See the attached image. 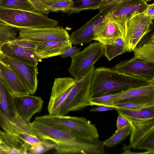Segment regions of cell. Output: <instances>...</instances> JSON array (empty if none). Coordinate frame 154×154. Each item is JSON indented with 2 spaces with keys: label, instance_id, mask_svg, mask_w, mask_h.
<instances>
[{
  "label": "cell",
  "instance_id": "25",
  "mask_svg": "<svg viewBox=\"0 0 154 154\" xmlns=\"http://www.w3.org/2000/svg\"><path fill=\"white\" fill-rule=\"evenodd\" d=\"M119 115L131 120H140L154 118V108L138 110L116 109Z\"/></svg>",
  "mask_w": 154,
  "mask_h": 154
},
{
  "label": "cell",
  "instance_id": "10",
  "mask_svg": "<svg viewBox=\"0 0 154 154\" xmlns=\"http://www.w3.org/2000/svg\"><path fill=\"white\" fill-rule=\"evenodd\" d=\"M112 68L127 75L154 82V63L146 62L134 56L120 62Z\"/></svg>",
  "mask_w": 154,
  "mask_h": 154
},
{
  "label": "cell",
  "instance_id": "36",
  "mask_svg": "<svg viewBox=\"0 0 154 154\" xmlns=\"http://www.w3.org/2000/svg\"><path fill=\"white\" fill-rule=\"evenodd\" d=\"M10 42L24 48L34 51H35L36 45L29 41L17 38Z\"/></svg>",
  "mask_w": 154,
  "mask_h": 154
},
{
  "label": "cell",
  "instance_id": "9",
  "mask_svg": "<svg viewBox=\"0 0 154 154\" xmlns=\"http://www.w3.org/2000/svg\"><path fill=\"white\" fill-rule=\"evenodd\" d=\"M0 60L8 64L19 77L29 94H34L38 87L37 65H32L0 53Z\"/></svg>",
  "mask_w": 154,
  "mask_h": 154
},
{
  "label": "cell",
  "instance_id": "35",
  "mask_svg": "<svg viewBox=\"0 0 154 154\" xmlns=\"http://www.w3.org/2000/svg\"><path fill=\"white\" fill-rule=\"evenodd\" d=\"M123 0H102L98 9L99 13L105 14Z\"/></svg>",
  "mask_w": 154,
  "mask_h": 154
},
{
  "label": "cell",
  "instance_id": "37",
  "mask_svg": "<svg viewBox=\"0 0 154 154\" xmlns=\"http://www.w3.org/2000/svg\"><path fill=\"white\" fill-rule=\"evenodd\" d=\"M27 0L31 3L35 10L45 14L49 13L47 9V7L40 0Z\"/></svg>",
  "mask_w": 154,
  "mask_h": 154
},
{
  "label": "cell",
  "instance_id": "44",
  "mask_svg": "<svg viewBox=\"0 0 154 154\" xmlns=\"http://www.w3.org/2000/svg\"><path fill=\"white\" fill-rule=\"evenodd\" d=\"M0 154H4L3 151L0 148Z\"/></svg>",
  "mask_w": 154,
  "mask_h": 154
},
{
  "label": "cell",
  "instance_id": "8",
  "mask_svg": "<svg viewBox=\"0 0 154 154\" xmlns=\"http://www.w3.org/2000/svg\"><path fill=\"white\" fill-rule=\"evenodd\" d=\"M18 38L29 41L36 45L51 41H67L70 40L67 31L63 27L35 28L27 27L18 28Z\"/></svg>",
  "mask_w": 154,
  "mask_h": 154
},
{
  "label": "cell",
  "instance_id": "22",
  "mask_svg": "<svg viewBox=\"0 0 154 154\" xmlns=\"http://www.w3.org/2000/svg\"><path fill=\"white\" fill-rule=\"evenodd\" d=\"M1 149L5 154H27L30 145L18 137L0 131Z\"/></svg>",
  "mask_w": 154,
  "mask_h": 154
},
{
  "label": "cell",
  "instance_id": "39",
  "mask_svg": "<svg viewBox=\"0 0 154 154\" xmlns=\"http://www.w3.org/2000/svg\"><path fill=\"white\" fill-rule=\"evenodd\" d=\"M80 50V48H78L77 46H72L67 49L63 54L60 55L61 58H65L71 56Z\"/></svg>",
  "mask_w": 154,
  "mask_h": 154
},
{
  "label": "cell",
  "instance_id": "49",
  "mask_svg": "<svg viewBox=\"0 0 154 154\" xmlns=\"http://www.w3.org/2000/svg\"></svg>",
  "mask_w": 154,
  "mask_h": 154
},
{
  "label": "cell",
  "instance_id": "23",
  "mask_svg": "<svg viewBox=\"0 0 154 154\" xmlns=\"http://www.w3.org/2000/svg\"><path fill=\"white\" fill-rule=\"evenodd\" d=\"M0 109L10 120L17 113L15 97L0 78Z\"/></svg>",
  "mask_w": 154,
  "mask_h": 154
},
{
  "label": "cell",
  "instance_id": "2",
  "mask_svg": "<svg viewBox=\"0 0 154 154\" xmlns=\"http://www.w3.org/2000/svg\"><path fill=\"white\" fill-rule=\"evenodd\" d=\"M152 82H154L127 75L112 68L102 66L94 69L90 94L91 98L95 97L125 91Z\"/></svg>",
  "mask_w": 154,
  "mask_h": 154
},
{
  "label": "cell",
  "instance_id": "32",
  "mask_svg": "<svg viewBox=\"0 0 154 154\" xmlns=\"http://www.w3.org/2000/svg\"><path fill=\"white\" fill-rule=\"evenodd\" d=\"M74 5L73 0H63L58 1L48 6L47 9L49 13L61 11L71 14Z\"/></svg>",
  "mask_w": 154,
  "mask_h": 154
},
{
  "label": "cell",
  "instance_id": "4",
  "mask_svg": "<svg viewBox=\"0 0 154 154\" xmlns=\"http://www.w3.org/2000/svg\"><path fill=\"white\" fill-rule=\"evenodd\" d=\"M95 68L94 65L84 76L75 79V85L61 105L57 115H66L71 112L79 111L91 106L90 90Z\"/></svg>",
  "mask_w": 154,
  "mask_h": 154
},
{
  "label": "cell",
  "instance_id": "48",
  "mask_svg": "<svg viewBox=\"0 0 154 154\" xmlns=\"http://www.w3.org/2000/svg\"><path fill=\"white\" fill-rule=\"evenodd\" d=\"M2 53V52L1 51V47H0V53Z\"/></svg>",
  "mask_w": 154,
  "mask_h": 154
},
{
  "label": "cell",
  "instance_id": "34",
  "mask_svg": "<svg viewBox=\"0 0 154 154\" xmlns=\"http://www.w3.org/2000/svg\"><path fill=\"white\" fill-rule=\"evenodd\" d=\"M136 148L146 149L154 154V130L149 132L141 141Z\"/></svg>",
  "mask_w": 154,
  "mask_h": 154
},
{
  "label": "cell",
  "instance_id": "31",
  "mask_svg": "<svg viewBox=\"0 0 154 154\" xmlns=\"http://www.w3.org/2000/svg\"><path fill=\"white\" fill-rule=\"evenodd\" d=\"M110 106L116 109L138 110L145 108H154V102L149 103H139L133 102H124L112 103Z\"/></svg>",
  "mask_w": 154,
  "mask_h": 154
},
{
  "label": "cell",
  "instance_id": "40",
  "mask_svg": "<svg viewBox=\"0 0 154 154\" xmlns=\"http://www.w3.org/2000/svg\"><path fill=\"white\" fill-rule=\"evenodd\" d=\"M116 108L112 106H101L97 107L91 109L90 112H103L112 110H116Z\"/></svg>",
  "mask_w": 154,
  "mask_h": 154
},
{
  "label": "cell",
  "instance_id": "19",
  "mask_svg": "<svg viewBox=\"0 0 154 154\" xmlns=\"http://www.w3.org/2000/svg\"><path fill=\"white\" fill-rule=\"evenodd\" d=\"M125 118L131 128L130 144L127 146L130 149L133 148L135 149L141 141L154 130V118L140 120H131Z\"/></svg>",
  "mask_w": 154,
  "mask_h": 154
},
{
  "label": "cell",
  "instance_id": "5",
  "mask_svg": "<svg viewBox=\"0 0 154 154\" xmlns=\"http://www.w3.org/2000/svg\"><path fill=\"white\" fill-rule=\"evenodd\" d=\"M35 120L58 128L73 131L88 137L99 138L95 126L84 117L47 114L36 116Z\"/></svg>",
  "mask_w": 154,
  "mask_h": 154
},
{
  "label": "cell",
  "instance_id": "20",
  "mask_svg": "<svg viewBox=\"0 0 154 154\" xmlns=\"http://www.w3.org/2000/svg\"><path fill=\"white\" fill-rule=\"evenodd\" d=\"M1 50L2 53L8 56L32 65H37L42 60L35 51L10 41L4 43L1 47Z\"/></svg>",
  "mask_w": 154,
  "mask_h": 154
},
{
  "label": "cell",
  "instance_id": "14",
  "mask_svg": "<svg viewBox=\"0 0 154 154\" xmlns=\"http://www.w3.org/2000/svg\"><path fill=\"white\" fill-rule=\"evenodd\" d=\"M44 101L40 97L28 94L15 97V105L17 113L27 123L33 116L40 113L42 109Z\"/></svg>",
  "mask_w": 154,
  "mask_h": 154
},
{
  "label": "cell",
  "instance_id": "6",
  "mask_svg": "<svg viewBox=\"0 0 154 154\" xmlns=\"http://www.w3.org/2000/svg\"><path fill=\"white\" fill-rule=\"evenodd\" d=\"M154 17L136 11L128 17L125 23L124 41L127 51H133L143 37L151 30Z\"/></svg>",
  "mask_w": 154,
  "mask_h": 154
},
{
  "label": "cell",
  "instance_id": "47",
  "mask_svg": "<svg viewBox=\"0 0 154 154\" xmlns=\"http://www.w3.org/2000/svg\"><path fill=\"white\" fill-rule=\"evenodd\" d=\"M3 0H0V4L2 2Z\"/></svg>",
  "mask_w": 154,
  "mask_h": 154
},
{
  "label": "cell",
  "instance_id": "45",
  "mask_svg": "<svg viewBox=\"0 0 154 154\" xmlns=\"http://www.w3.org/2000/svg\"><path fill=\"white\" fill-rule=\"evenodd\" d=\"M0 148L2 149H1V142L0 140Z\"/></svg>",
  "mask_w": 154,
  "mask_h": 154
},
{
  "label": "cell",
  "instance_id": "16",
  "mask_svg": "<svg viewBox=\"0 0 154 154\" xmlns=\"http://www.w3.org/2000/svg\"><path fill=\"white\" fill-rule=\"evenodd\" d=\"M154 102V82L131 89L122 92L112 103L133 102L149 103Z\"/></svg>",
  "mask_w": 154,
  "mask_h": 154
},
{
  "label": "cell",
  "instance_id": "18",
  "mask_svg": "<svg viewBox=\"0 0 154 154\" xmlns=\"http://www.w3.org/2000/svg\"><path fill=\"white\" fill-rule=\"evenodd\" d=\"M101 14L100 13L97 14L69 35L70 40L73 45H83L94 40L95 30L105 17V14Z\"/></svg>",
  "mask_w": 154,
  "mask_h": 154
},
{
  "label": "cell",
  "instance_id": "38",
  "mask_svg": "<svg viewBox=\"0 0 154 154\" xmlns=\"http://www.w3.org/2000/svg\"><path fill=\"white\" fill-rule=\"evenodd\" d=\"M129 124V123L124 117L120 115L118 116L116 124L117 130L124 128Z\"/></svg>",
  "mask_w": 154,
  "mask_h": 154
},
{
  "label": "cell",
  "instance_id": "42",
  "mask_svg": "<svg viewBox=\"0 0 154 154\" xmlns=\"http://www.w3.org/2000/svg\"><path fill=\"white\" fill-rule=\"evenodd\" d=\"M47 7L60 1L63 0H40Z\"/></svg>",
  "mask_w": 154,
  "mask_h": 154
},
{
  "label": "cell",
  "instance_id": "12",
  "mask_svg": "<svg viewBox=\"0 0 154 154\" xmlns=\"http://www.w3.org/2000/svg\"><path fill=\"white\" fill-rule=\"evenodd\" d=\"M75 84V79L71 77H59L55 79L48 107L49 114H57Z\"/></svg>",
  "mask_w": 154,
  "mask_h": 154
},
{
  "label": "cell",
  "instance_id": "43",
  "mask_svg": "<svg viewBox=\"0 0 154 154\" xmlns=\"http://www.w3.org/2000/svg\"><path fill=\"white\" fill-rule=\"evenodd\" d=\"M123 150H124V152L122 153L124 154H144L143 152H131L130 151V149L128 148L127 146L124 145Z\"/></svg>",
  "mask_w": 154,
  "mask_h": 154
},
{
  "label": "cell",
  "instance_id": "41",
  "mask_svg": "<svg viewBox=\"0 0 154 154\" xmlns=\"http://www.w3.org/2000/svg\"><path fill=\"white\" fill-rule=\"evenodd\" d=\"M143 13L148 16L154 17V4H148Z\"/></svg>",
  "mask_w": 154,
  "mask_h": 154
},
{
  "label": "cell",
  "instance_id": "13",
  "mask_svg": "<svg viewBox=\"0 0 154 154\" xmlns=\"http://www.w3.org/2000/svg\"><path fill=\"white\" fill-rule=\"evenodd\" d=\"M148 4L146 0H125L119 3L105 15L118 24L124 39L125 23L126 19L135 12L143 13Z\"/></svg>",
  "mask_w": 154,
  "mask_h": 154
},
{
  "label": "cell",
  "instance_id": "24",
  "mask_svg": "<svg viewBox=\"0 0 154 154\" xmlns=\"http://www.w3.org/2000/svg\"><path fill=\"white\" fill-rule=\"evenodd\" d=\"M134 56L138 59L154 63V34L141 41L133 51Z\"/></svg>",
  "mask_w": 154,
  "mask_h": 154
},
{
  "label": "cell",
  "instance_id": "15",
  "mask_svg": "<svg viewBox=\"0 0 154 154\" xmlns=\"http://www.w3.org/2000/svg\"><path fill=\"white\" fill-rule=\"evenodd\" d=\"M123 36L118 24L109 17H105L98 25L94 33V40L104 45L111 43Z\"/></svg>",
  "mask_w": 154,
  "mask_h": 154
},
{
  "label": "cell",
  "instance_id": "3",
  "mask_svg": "<svg viewBox=\"0 0 154 154\" xmlns=\"http://www.w3.org/2000/svg\"><path fill=\"white\" fill-rule=\"evenodd\" d=\"M0 18L17 30L22 27H55L58 23L57 20L35 10L25 11L0 7Z\"/></svg>",
  "mask_w": 154,
  "mask_h": 154
},
{
  "label": "cell",
  "instance_id": "17",
  "mask_svg": "<svg viewBox=\"0 0 154 154\" xmlns=\"http://www.w3.org/2000/svg\"><path fill=\"white\" fill-rule=\"evenodd\" d=\"M0 78L15 97L29 94L16 73L0 60Z\"/></svg>",
  "mask_w": 154,
  "mask_h": 154
},
{
  "label": "cell",
  "instance_id": "33",
  "mask_svg": "<svg viewBox=\"0 0 154 154\" xmlns=\"http://www.w3.org/2000/svg\"><path fill=\"white\" fill-rule=\"evenodd\" d=\"M124 91L109 94L99 97L91 98L90 100L91 106H110L112 101Z\"/></svg>",
  "mask_w": 154,
  "mask_h": 154
},
{
  "label": "cell",
  "instance_id": "26",
  "mask_svg": "<svg viewBox=\"0 0 154 154\" xmlns=\"http://www.w3.org/2000/svg\"><path fill=\"white\" fill-rule=\"evenodd\" d=\"M104 46L103 55L109 61L127 52L122 38H118L111 43L104 45Z\"/></svg>",
  "mask_w": 154,
  "mask_h": 154
},
{
  "label": "cell",
  "instance_id": "11",
  "mask_svg": "<svg viewBox=\"0 0 154 154\" xmlns=\"http://www.w3.org/2000/svg\"><path fill=\"white\" fill-rule=\"evenodd\" d=\"M0 126L7 133L15 136L30 144L36 136L31 123H27L17 114L11 120L0 109Z\"/></svg>",
  "mask_w": 154,
  "mask_h": 154
},
{
  "label": "cell",
  "instance_id": "30",
  "mask_svg": "<svg viewBox=\"0 0 154 154\" xmlns=\"http://www.w3.org/2000/svg\"><path fill=\"white\" fill-rule=\"evenodd\" d=\"M74 7L71 14L82 11L98 9L102 0H73Z\"/></svg>",
  "mask_w": 154,
  "mask_h": 154
},
{
  "label": "cell",
  "instance_id": "21",
  "mask_svg": "<svg viewBox=\"0 0 154 154\" xmlns=\"http://www.w3.org/2000/svg\"><path fill=\"white\" fill-rule=\"evenodd\" d=\"M72 45L70 40L45 42L37 44L35 52L42 59L48 58L62 54Z\"/></svg>",
  "mask_w": 154,
  "mask_h": 154
},
{
  "label": "cell",
  "instance_id": "7",
  "mask_svg": "<svg viewBox=\"0 0 154 154\" xmlns=\"http://www.w3.org/2000/svg\"><path fill=\"white\" fill-rule=\"evenodd\" d=\"M104 46L98 42L92 43L83 50L70 56L72 61L68 71L75 79L84 76L103 55Z\"/></svg>",
  "mask_w": 154,
  "mask_h": 154
},
{
  "label": "cell",
  "instance_id": "27",
  "mask_svg": "<svg viewBox=\"0 0 154 154\" xmlns=\"http://www.w3.org/2000/svg\"><path fill=\"white\" fill-rule=\"evenodd\" d=\"M131 128L129 125L124 128L115 131L114 134L108 139L103 142L107 148L114 146L122 142L131 134Z\"/></svg>",
  "mask_w": 154,
  "mask_h": 154
},
{
  "label": "cell",
  "instance_id": "28",
  "mask_svg": "<svg viewBox=\"0 0 154 154\" xmlns=\"http://www.w3.org/2000/svg\"><path fill=\"white\" fill-rule=\"evenodd\" d=\"M0 7L25 11L35 10L27 0H3L0 4Z\"/></svg>",
  "mask_w": 154,
  "mask_h": 154
},
{
  "label": "cell",
  "instance_id": "46",
  "mask_svg": "<svg viewBox=\"0 0 154 154\" xmlns=\"http://www.w3.org/2000/svg\"><path fill=\"white\" fill-rule=\"evenodd\" d=\"M152 0H146V1L147 2L151 1Z\"/></svg>",
  "mask_w": 154,
  "mask_h": 154
},
{
  "label": "cell",
  "instance_id": "1",
  "mask_svg": "<svg viewBox=\"0 0 154 154\" xmlns=\"http://www.w3.org/2000/svg\"><path fill=\"white\" fill-rule=\"evenodd\" d=\"M37 137L58 143L55 153L104 154V145L98 138H91L70 130L58 128L35 120L31 123Z\"/></svg>",
  "mask_w": 154,
  "mask_h": 154
},
{
  "label": "cell",
  "instance_id": "29",
  "mask_svg": "<svg viewBox=\"0 0 154 154\" xmlns=\"http://www.w3.org/2000/svg\"><path fill=\"white\" fill-rule=\"evenodd\" d=\"M42 140V142L39 145L30 146L28 148L27 154L43 153L49 150L55 149L59 146L58 143L53 140L47 139Z\"/></svg>",
  "mask_w": 154,
  "mask_h": 154
}]
</instances>
